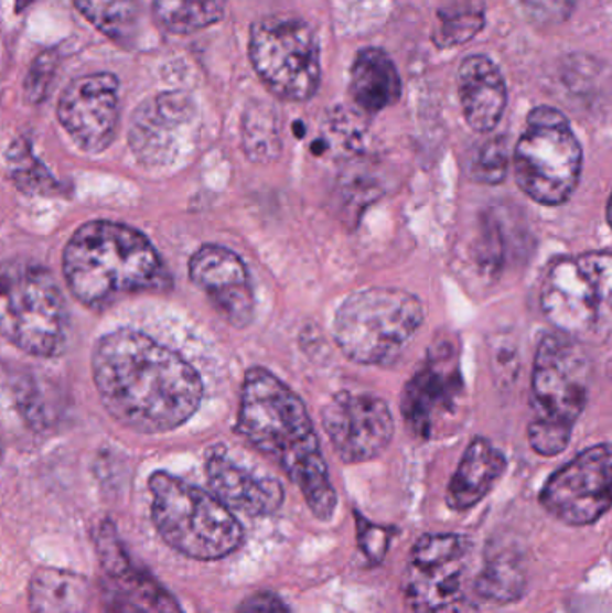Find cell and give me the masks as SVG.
<instances>
[{"label":"cell","mask_w":612,"mask_h":613,"mask_svg":"<svg viewBox=\"0 0 612 613\" xmlns=\"http://www.w3.org/2000/svg\"><path fill=\"white\" fill-rule=\"evenodd\" d=\"M465 569L468 556L440 563L410 561L406 594L415 613H468Z\"/></svg>","instance_id":"19"},{"label":"cell","mask_w":612,"mask_h":613,"mask_svg":"<svg viewBox=\"0 0 612 613\" xmlns=\"http://www.w3.org/2000/svg\"><path fill=\"white\" fill-rule=\"evenodd\" d=\"M93 587L82 574L40 569L30 583L31 613H90Z\"/></svg>","instance_id":"23"},{"label":"cell","mask_w":612,"mask_h":613,"mask_svg":"<svg viewBox=\"0 0 612 613\" xmlns=\"http://www.w3.org/2000/svg\"><path fill=\"white\" fill-rule=\"evenodd\" d=\"M93 372L108 415L142 434L184 426L202 402L198 372L176 352L131 329L97 341Z\"/></svg>","instance_id":"1"},{"label":"cell","mask_w":612,"mask_h":613,"mask_svg":"<svg viewBox=\"0 0 612 613\" xmlns=\"http://www.w3.org/2000/svg\"><path fill=\"white\" fill-rule=\"evenodd\" d=\"M150 490L154 527L176 551L219 560L241 546L243 526L216 495L165 472L151 475Z\"/></svg>","instance_id":"4"},{"label":"cell","mask_w":612,"mask_h":613,"mask_svg":"<svg viewBox=\"0 0 612 613\" xmlns=\"http://www.w3.org/2000/svg\"><path fill=\"white\" fill-rule=\"evenodd\" d=\"M189 273L194 286L207 294L225 322L236 329L250 325L256 298L250 273L239 255L223 246H202L191 257Z\"/></svg>","instance_id":"14"},{"label":"cell","mask_w":612,"mask_h":613,"mask_svg":"<svg viewBox=\"0 0 612 613\" xmlns=\"http://www.w3.org/2000/svg\"><path fill=\"white\" fill-rule=\"evenodd\" d=\"M483 28V10L480 8H457L440 11L437 45L453 47L462 45Z\"/></svg>","instance_id":"28"},{"label":"cell","mask_w":612,"mask_h":613,"mask_svg":"<svg viewBox=\"0 0 612 613\" xmlns=\"http://www.w3.org/2000/svg\"><path fill=\"white\" fill-rule=\"evenodd\" d=\"M237 431L290 475L304 494L314 517L333 518L336 490L329 477L308 409L297 394L268 369H248Z\"/></svg>","instance_id":"2"},{"label":"cell","mask_w":612,"mask_h":613,"mask_svg":"<svg viewBox=\"0 0 612 613\" xmlns=\"http://www.w3.org/2000/svg\"><path fill=\"white\" fill-rule=\"evenodd\" d=\"M58 67V56L51 53H42L31 65L28 79H25V97L31 103L44 101L49 90L53 87V79Z\"/></svg>","instance_id":"32"},{"label":"cell","mask_w":612,"mask_h":613,"mask_svg":"<svg viewBox=\"0 0 612 613\" xmlns=\"http://www.w3.org/2000/svg\"><path fill=\"white\" fill-rule=\"evenodd\" d=\"M540 309L555 331L580 343L612 334V254L593 251L551 264L540 288Z\"/></svg>","instance_id":"6"},{"label":"cell","mask_w":612,"mask_h":613,"mask_svg":"<svg viewBox=\"0 0 612 613\" xmlns=\"http://www.w3.org/2000/svg\"><path fill=\"white\" fill-rule=\"evenodd\" d=\"M225 15V0H153V19L162 30L191 34L216 24Z\"/></svg>","instance_id":"25"},{"label":"cell","mask_w":612,"mask_h":613,"mask_svg":"<svg viewBox=\"0 0 612 613\" xmlns=\"http://www.w3.org/2000/svg\"><path fill=\"white\" fill-rule=\"evenodd\" d=\"M526 17L540 28L565 24L573 13L577 0H520Z\"/></svg>","instance_id":"31"},{"label":"cell","mask_w":612,"mask_h":613,"mask_svg":"<svg viewBox=\"0 0 612 613\" xmlns=\"http://www.w3.org/2000/svg\"><path fill=\"white\" fill-rule=\"evenodd\" d=\"M508 146H506L505 137H496L488 140L487 144H483L477 151L473 160L474 180L487 185H496L505 180L508 173Z\"/></svg>","instance_id":"30"},{"label":"cell","mask_w":612,"mask_h":613,"mask_svg":"<svg viewBox=\"0 0 612 613\" xmlns=\"http://www.w3.org/2000/svg\"><path fill=\"white\" fill-rule=\"evenodd\" d=\"M58 119L83 151H105L116 137L119 125L117 77L96 73L74 79L60 97Z\"/></svg>","instance_id":"13"},{"label":"cell","mask_w":612,"mask_h":613,"mask_svg":"<svg viewBox=\"0 0 612 613\" xmlns=\"http://www.w3.org/2000/svg\"><path fill=\"white\" fill-rule=\"evenodd\" d=\"M580 171L582 148L569 120L551 106L534 108L514 149L520 191L543 205H560L579 185Z\"/></svg>","instance_id":"8"},{"label":"cell","mask_w":612,"mask_h":613,"mask_svg":"<svg viewBox=\"0 0 612 613\" xmlns=\"http://www.w3.org/2000/svg\"><path fill=\"white\" fill-rule=\"evenodd\" d=\"M63 275L77 302L93 309L171 283L150 239L114 221H93L77 228L63 251Z\"/></svg>","instance_id":"3"},{"label":"cell","mask_w":612,"mask_h":613,"mask_svg":"<svg viewBox=\"0 0 612 613\" xmlns=\"http://www.w3.org/2000/svg\"><path fill=\"white\" fill-rule=\"evenodd\" d=\"M194 117L196 108L182 92H165L142 103L130 128V146L137 159L146 165L171 162Z\"/></svg>","instance_id":"16"},{"label":"cell","mask_w":612,"mask_h":613,"mask_svg":"<svg viewBox=\"0 0 612 613\" xmlns=\"http://www.w3.org/2000/svg\"><path fill=\"white\" fill-rule=\"evenodd\" d=\"M97 549L111 583L114 612L182 613L176 601L150 574L131 563L110 526L103 527L99 533Z\"/></svg>","instance_id":"17"},{"label":"cell","mask_w":612,"mask_h":613,"mask_svg":"<svg viewBox=\"0 0 612 613\" xmlns=\"http://www.w3.org/2000/svg\"><path fill=\"white\" fill-rule=\"evenodd\" d=\"M402 83L390 56L382 49H363L351 73V96L363 111L377 114L399 101Z\"/></svg>","instance_id":"22"},{"label":"cell","mask_w":612,"mask_h":613,"mask_svg":"<svg viewBox=\"0 0 612 613\" xmlns=\"http://www.w3.org/2000/svg\"><path fill=\"white\" fill-rule=\"evenodd\" d=\"M425 323V305L411 292L372 288L354 292L337 309L334 337L359 365L385 366L399 359Z\"/></svg>","instance_id":"5"},{"label":"cell","mask_w":612,"mask_h":613,"mask_svg":"<svg viewBox=\"0 0 612 613\" xmlns=\"http://www.w3.org/2000/svg\"><path fill=\"white\" fill-rule=\"evenodd\" d=\"M76 10L116 44L130 47L139 31L136 0H74Z\"/></svg>","instance_id":"24"},{"label":"cell","mask_w":612,"mask_h":613,"mask_svg":"<svg viewBox=\"0 0 612 613\" xmlns=\"http://www.w3.org/2000/svg\"><path fill=\"white\" fill-rule=\"evenodd\" d=\"M591 361L582 343L555 331L537 346L532 398L534 420L573 429L588 402Z\"/></svg>","instance_id":"10"},{"label":"cell","mask_w":612,"mask_h":613,"mask_svg":"<svg viewBox=\"0 0 612 613\" xmlns=\"http://www.w3.org/2000/svg\"><path fill=\"white\" fill-rule=\"evenodd\" d=\"M207 477L214 495L225 506L251 517L271 515L284 503V490L279 481L251 474L228 460L223 451H214L208 458Z\"/></svg>","instance_id":"18"},{"label":"cell","mask_w":612,"mask_h":613,"mask_svg":"<svg viewBox=\"0 0 612 613\" xmlns=\"http://www.w3.org/2000/svg\"><path fill=\"white\" fill-rule=\"evenodd\" d=\"M236 613H290V609L286 606L284 601L279 595L271 592H257V594L246 598Z\"/></svg>","instance_id":"33"},{"label":"cell","mask_w":612,"mask_h":613,"mask_svg":"<svg viewBox=\"0 0 612 613\" xmlns=\"http://www.w3.org/2000/svg\"><path fill=\"white\" fill-rule=\"evenodd\" d=\"M243 148L251 160L266 162L280 153L277 111L266 103H251L243 116Z\"/></svg>","instance_id":"26"},{"label":"cell","mask_w":612,"mask_h":613,"mask_svg":"<svg viewBox=\"0 0 612 613\" xmlns=\"http://www.w3.org/2000/svg\"><path fill=\"white\" fill-rule=\"evenodd\" d=\"M462 397L459 366L453 363V351L437 352L414 375L402 395V415L415 434L433 437L434 432L454 418Z\"/></svg>","instance_id":"15"},{"label":"cell","mask_w":612,"mask_h":613,"mask_svg":"<svg viewBox=\"0 0 612 613\" xmlns=\"http://www.w3.org/2000/svg\"><path fill=\"white\" fill-rule=\"evenodd\" d=\"M323 429L345 463L371 461L394 437V418L383 398L371 394H340L323 408Z\"/></svg>","instance_id":"12"},{"label":"cell","mask_w":612,"mask_h":613,"mask_svg":"<svg viewBox=\"0 0 612 613\" xmlns=\"http://www.w3.org/2000/svg\"><path fill=\"white\" fill-rule=\"evenodd\" d=\"M460 103L468 125L477 133L494 130L506 108V85L500 68L482 54L465 60L459 73Z\"/></svg>","instance_id":"20"},{"label":"cell","mask_w":612,"mask_h":613,"mask_svg":"<svg viewBox=\"0 0 612 613\" xmlns=\"http://www.w3.org/2000/svg\"><path fill=\"white\" fill-rule=\"evenodd\" d=\"M540 504L568 526H589L612 508V445L589 447L557 470L540 492Z\"/></svg>","instance_id":"11"},{"label":"cell","mask_w":612,"mask_h":613,"mask_svg":"<svg viewBox=\"0 0 612 613\" xmlns=\"http://www.w3.org/2000/svg\"><path fill=\"white\" fill-rule=\"evenodd\" d=\"M525 569L511 556H497L487 561L474 581V592L494 603H514L525 594Z\"/></svg>","instance_id":"27"},{"label":"cell","mask_w":612,"mask_h":613,"mask_svg":"<svg viewBox=\"0 0 612 613\" xmlns=\"http://www.w3.org/2000/svg\"><path fill=\"white\" fill-rule=\"evenodd\" d=\"M608 221H609V225H611L612 228V194H611V200H609Z\"/></svg>","instance_id":"35"},{"label":"cell","mask_w":612,"mask_h":613,"mask_svg":"<svg viewBox=\"0 0 612 613\" xmlns=\"http://www.w3.org/2000/svg\"><path fill=\"white\" fill-rule=\"evenodd\" d=\"M506 469L505 455L485 438H474L448 486V506L465 512L487 497Z\"/></svg>","instance_id":"21"},{"label":"cell","mask_w":612,"mask_h":613,"mask_svg":"<svg viewBox=\"0 0 612 613\" xmlns=\"http://www.w3.org/2000/svg\"><path fill=\"white\" fill-rule=\"evenodd\" d=\"M251 65L266 88L284 101H308L322 76L313 28L293 17H266L251 28Z\"/></svg>","instance_id":"9"},{"label":"cell","mask_w":612,"mask_h":613,"mask_svg":"<svg viewBox=\"0 0 612 613\" xmlns=\"http://www.w3.org/2000/svg\"><path fill=\"white\" fill-rule=\"evenodd\" d=\"M0 323L6 340L20 351L36 357H53L63 351L67 305L51 271L39 264H6Z\"/></svg>","instance_id":"7"},{"label":"cell","mask_w":612,"mask_h":613,"mask_svg":"<svg viewBox=\"0 0 612 613\" xmlns=\"http://www.w3.org/2000/svg\"><path fill=\"white\" fill-rule=\"evenodd\" d=\"M471 551V540L462 535H425L411 551L414 563H440L465 558Z\"/></svg>","instance_id":"29"},{"label":"cell","mask_w":612,"mask_h":613,"mask_svg":"<svg viewBox=\"0 0 612 613\" xmlns=\"http://www.w3.org/2000/svg\"><path fill=\"white\" fill-rule=\"evenodd\" d=\"M33 4V0H15V10L24 11L28 6Z\"/></svg>","instance_id":"34"}]
</instances>
